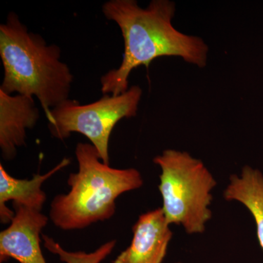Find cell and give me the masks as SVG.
<instances>
[{"instance_id": "2", "label": "cell", "mask_w": 263, "mask_h": 263, "mask_svg": "<svg viewBox=\"0 0 263 263\" xmlns=\"http://www.w3.org/2000/svg\"><path fill=\"white\" fill-rule=\"evenodd\" d=\"M0 57L4 70L2 91L36 97L46 116L68 100L73 76L61 61V49L29 32L13 12L0 25Z\"/></svg>"}, {"instance_id": "4", "label": "cell", "mask_w": 263, "mask_h": 263, "mask_svg": "<svg viewBox=\"0 0 263 263\" xmlns=\"http://www.w3.org/2000/svg\"><path fill=\"white\" fill-rule=\"evenodd\" d=\"M153 161L161 169L159 190L167 222L183 226L189 234L203 233L212 216L214 176L188 152L166 149Z\"/></svg>"}, {"instance_id": "11", "label": "cell", "mask_w": 263, "mask_h": 263, "mask_svg": "<svg viewBox=\"0 0 263 263\" xmlns=\"http://www.w3.org/2000/svg\"><path fill=\"white\" fill-rule=\"evenodd\" d=\"M44 247L48 252L59 257L62 262L65 263H101L104 259L111 254L115 248L117 241L110 240L100 246L94 252H69L65 250L60 243L55 241L51 237L42 234Z\"/></svg>"}, {"instance_id": "1", "label": "cell", "mask_w": 263, "mask_h": 263, "mask_svg": "<svg viewBox=\"0 0 263 263\" xmlns=\"http://www.w3.org/2000/svg\"><path fill=\"white\" fill-rule=\"evenodd\" d=\"M102 11L119 26L124 43L122 64L100 79L104 95L117 96L127 91L132 71L141 65L148 67L158 57H179L200 68L206 66L209 48L205 41L173 25L174 2L152 0L143 8L135 0H110Z\"/></svg>"}, {"instance_id": "9", "label": "cell", "mask_w": 263, "mask_h": 263, "mask_svg": "<svg viewBox=\"0 0 263 263\" xmlns=\"http://www.w3.org/2000/svg\"><path fill=\"white\" fill-rule=\"evenodd\" d=\"M70 164V160L64 159L56 167L44 175H34L31 179H18L10 176L0 164V220L3 224L11 222L15 212L7 206L10 200L13 203L42 210L47 196L42 190V185L52 176Z\"/></svg>"}, {"instance_id": "10", "label": "cell", "mask_w": 263, "mask_h": 263, "mask_svg": "<svg viewBox=\"0 0 263 263\" xmlns=\"http://www.w3.org/2000/svg\"><path fill=\"white\" fill-rule=\"evenodd\" d=\"M228 201L241 202L248 209L257 226L259 243L263 249V175L249 166L242 168L240 176L232 175L224 192Z\"/></svg>"}, {"instance_id": "6", "label": "cell", "mask_w": 263, "mask_h": 263, "mask_svg": "<svg viewBox=\"0 0 263 263\" xmlns=\"http://www.w3.org/2000/svg\"><path fill=\"white\" fill-rule=\"evenodd\" d=\"M15 216L0 233V262L47 263L41 247V235L49 220L41 211L13 203Z\"/></svg>"}, {"instance_id": "5", "label": "cell", "mask_w": 263, "mask_h": 263, "mask_svg": "<svg viewBox=\"0 0 263 263\" xmlns=\"http://www.w3.org/2000/svg\"><path fill=\"white\" fill-rule=\"evenodd\" d=\"M142 94L141 88L135 85L123 94L105 95L86 105L68 99L46 116L48 129L60 141L68 138L72 133L82 134L98 150L103 163L110 164V134L119 121L136 117Z\"/></svg>"}, {"instance_id": "3", "label": "cell", "mask_w": 263, "mask_h": 263, "mask_svg": "<svg viewBox=\"0 0 263 263\" xmlns=\"http://www.w3.org/2000/svg\"><path fill=\"white\" fill-rule=\"evenodd\" d=\"M76 157L79 171L67 179L70 191L55 196L50 205V219L63 230L84 229L108 220L115 214L118 197L143 184L138 170L103 163L91 143H78Z\"/></svg>"}, {"instance_id": "8", "label": "cell", "mask_w": 263, "mask_h": 263, "mask_svg": "<svg viewBox=\"0 0 263 263\" xmlns=\"http://www.w3.org/2000/svg\"><path fill=\"white\" fill-rule=\"evenodd\" d=\"M39 119L32 97L11 96L0 90V148L5 160L15 159L18 147L26 145L27 129H32Z\"/></svg>"}, {"instance_id": "7", "label": "cell", "mask_w": 263, "mask_h": 263, "mask_svg": "<svg viewBox=\"0 0 263 263\" xmlns=\"http://www.w3.org/2000/svg\"><path fill=\"white\" fill-rule=\"evenodd\" d=\"M162 208L139 216L133 228L130 245L113 263H162L173 233Z\"/></svg>"}, {"instance_id": "12", "label": "cell", "mask_w": 263, "mask_h": 263, "mask_svg": "<svg viewBox=\"0 0 263 263\" xmlns=\"http://www.w3.org/2000/svg\"><path fill=\"white\" fill-rule=\"evenodd\" d=\"M176 263H181V262H176Z\"/></svg>"}]
</instances>
